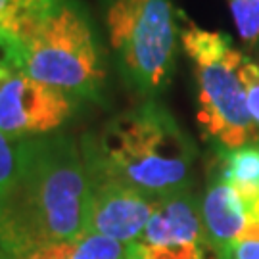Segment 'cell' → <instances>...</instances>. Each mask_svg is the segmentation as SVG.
<instances>
[{
  "label": "cell",
  "mask_w": 259,
  "mask_h": 259,
  "mask_svg": "<svg viewBox=\"0 0 259 259\" xmlns=\"http://www.w3.org/2000/svg\"><path fill=\"white\" fill-rule=\"evenodd\" d=\"M111 173L156 200L188 190L194 171L192 139L156 100L111 117L100 133H87Z\"/></svg>",
  "instance_id": "2"
},
{
  "label": "cell",
  "mask_w": 259,
  "mask_h": 259,
  "mask_svg": "<svg viewBox=\"0 0 259 259\" xmlns=\"http://www.w3.org/2000/svg\"><path fill=\"white\" fill-rule=\"evenodd\" d=\"M242 81H244V89H246L248 111H250V117L259 135V62H255L253 58L244 56V62H242Z\"/></svg>",
  "instance_id": "14"
},
{
  "label": "cell",
  "mask_w": 259,
  "mask_h": 259,
  "mask_svg": "<svg viewBox=\"0 0 259 259\" xmlns=\"http://www.w3.org/2000/svg\"><path fill=\"white\" fill-rule=\"evenodd\" d=\"M18 171V140L0 131V194L10 186Z\"/></svg>",
  "instance_id": "15"
},
{
  "label": "cell",
  "mask_w": 259,
  "mask_h": 259,
  "mask_svg": "<svg viewBox=\"0 0 259 259\" xmlns=\"http://www.w3.org/2000/svg\"><path fill=\"white\" fill-rule=\"evenodd\" d=\"M209 167L231 185L259 188V142L234 150L215 148V159Z\"/></svg>",
  "instance_id": "11"
},
{
  "label": "cell",
  "mask_w": 259,
  "mask_h": 259,
  "mask_svg": "<svg viewBox=\"0 0 259 259\" xmlns=\"http://www.w3.org/2000/svg\"><path fill=\"white\" fill-rule=\"evenodd\" d=\"M6 65L75 98L102 102L104 52L79 0H48Z\"/></svg>",
  "instance_id": "3"
},
{
  "label": "cell",
  "mask_w": 259,
  "mask_h": 259,
  "mask_svg": "<svg viewBox=\"0 0 259 259\" xmlns=\"http://www.w3.org/2000/svg\"><path fill=\"white\" fill-rule=\"evenodd\" d=\"M79 142L87 173V232L127 246L142 234L159 200L113 175L87 135Z\"/></svg>",
  "instance_id": "6"
},
{
  "label": "cell",
  "mask_w": 259,
  "mask_h": 259,
  "mask_svg": "<svg viewBox=\"0 0 259 259\" xmlns=\"http://www.w3.org/2000/svg\"><path fill=\"white\" fill-rule=\"evenodd\" d=\"M219 259H259V240L229 244L219 250Z\"/></svg>",
  "instance_id": "16"
},
{
  "label": "cell",
  "mask_w": 259,
  "mask_h": 259,
  "mask_svg": "<svg viewBox=\"0 0 259 259\" xmlns=\"http://www.w3.org/2000/svg\"><path fill=\"white\" fill-rule=\"evenodd\" d=\"M106 25L125 81L156 100L175 75L181 12L171 0H106Z\"/></svg>",
  "instance_id": "5"
},
{
  "label": "cell",
  "mask_w": 259,
  "mask_h": 259,
  "mask_svg": "<svg viewBox=\"0 0 259 259\" xmlns=\"http://www.w3.org/2000/svg\"><path fill=\"white\" fill-rule=\"evenodd\" d=\"M181 47L194 69L198 125L204 139L219 150L259 142L242 81L244 54L229 35L198 27L181 12Z\"/></svg>",
  "instance_id": "4"
},
{
  "label": "cell",
  "mask_w": 259,
  "mask_h": 259,
  "mask_svg": "<svg viewBox=\"0 0 259 259\" xmlns=\"http://www.w3.org/2000/svg\"><path fill=\"white\" fill-rule=\"evenodd\" d=\"M12 73H14V71L10 69L8 65H4L2 62H0V84L4 83V81H6V79H8V77H10Z\"/></svg>",
  "instance_id": "17"
},
{
  "label": "cell",
  "mask_w": 259,
  "mask_h": 259,
  "mask_svg": "<svg viewBox=\"0 0 259 259\" xmlns=\"http://www.w3.org/2000/svg\"><path fill=\"white\" fill-rule=\"evenodd\" d=\"M202 200L205 234L217 250L244 240H259V188L236 186L213 167L207 169Z\"/></svg>",
  "instance_id": "8"
},
{
  "label": "cell",
  "mask_w": 259,
  "mask_h": 259,
  "mask_svg": "<svg viewBox=\"0 0 259 259\" xmlns=\"http://www.w3.org/2000/svg\"><path fill=\"white\" fill-rule=\"evenodd\" d=\"M10 259H125V244L108 236L84 232L71 240L48 244Z\"/></svg>",
  "instance_id": "9"
},
{
  "label": "cell",
  "mask_w": 259,
  "mask_h": 259,
  "mask_svg": "<svg viewBox=\"0 0 259 259\" xmlns=\"http://www.w3.org/2000/svg\"><path fill=\"white\" fill-rule=\"evenodd\" d=\"M77 98L14 71L0 84V131L12 140L45 137L73 115Z\"/></svg>",
  "instance_id": "7"
},
{
  "label": "cell",
  "mask_w": 259,
  "mask_h": 259,
  "mask_svg": "<svg viewBox=\"0 0 259 259\" xmlns=\"http://www.w3.org/2000/svg\"><path fill=\"white\" fill-rule=\"evenodd\" d=\"M242 42L253 48L259 42V0H227Z\"/></svg>",
  "instance_id": "13"
},
{
  "label": "cell",
  "mask_w": 259,
  "mask_h": 259,
  "mask_svg": "<svg viewBox=\"0 0 259 259\" xmlns=\"http://www.w3.org/2000/svg\"><path fill=\"white\" fill-rule=\"evenodd\" d=\"M125 259H219V250L209 240L181 244H142L133 240L125 246Z\"/></svg>",
  "instance_id": "12"
},
{
  "label": "cell",
  "mask_w": 259,
  "mask_h": 259,
  "mask_svg": "<svg viewBox=\"0 0 259 259\" xmlns=\"http://www.w3.org/2000/svg\"><path fill=\"white\" fill-rule=\"evenodd\" d=\"M87 232V173L69 135L18 140V171L0 194V259Z\"/></svg>",
  "instance_id": "1"
},
{
  "label": "cell",
  "mask_w": 259,
  "mask_h": 259,
  "mask_svg": "<svg viewBox=\"0 0 259 259\" xmlns=\"http://www.w3.org/2000/svg\"><path fill=\"white\" fill-rule=\"evenodd\" d=\"M47 4L48 0H0V62L4 65Z\"/></svg>",
  "instance_id": "10"
}]
</instances>
